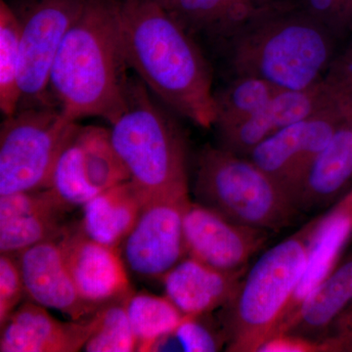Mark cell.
Returning <instances> with one entry per match:
<instances>
[{
  "instance_id": "obj_11",
  "label": "cell",
  "mask_w": 352,
  "mask_h": 352,
  "mask_svg": "<svg viewBox=\"0 0 352 352\" xmlns=\"http://www.w3.org/2000/svg\"><path fill=\"white\" fill-rule=\"evenodd\" d=\"M85 0H32L21 19V102H43L60 45Z\"/></svg>"
},
{
  "instance_id": "obj_32",
  "label": "cell",
  "mask_w": 352,
  "mask_h": 352,
  "mask_svg": "<svg viewBox=\"0 0 352 352\" xmlns=\"http://www.w3.org/2000/svg\"><path fill=\"white\" fill-rule=\"evenodd\" d=\"M320 344L322 352H352V305L333 321Z\"/></svg>"
},
{
  "instance_id": "obj_34",
  "label": "cell",
  "mask_w": 352,
  "mask_h": 352,
  "mask_svg": "<svg viewBox=\"0 0 352 352\" xmlns=\"http://www.w3.org/2000/svg\"><path fill=\"white\" fill-rule=\"evenodd\" d=\"M351 241H352V239H351Z\"/></svg>"
},
{
  "instance_id": "obj_3",
  "label": "cell",
  "mask_w": 352,
  "mask_h": 352,
  "mask_svg": "<svg viewBox=\"0 0 352 352\" xmlns=\"http://www.w3.org/2000/svg\"><path fill=\"white\" fill-rule=\"evenodd\" d=\"M340 41L298 2L282 0L226 45L235 76H256L279 89L302 90L323 82Z\"/></svg>"
},
{
  "instance_id": "obj_20",
  "label": "cell",
  "mask_w": 352,
  "mask_h": 352,
  "mask_svg": "<svg viewBox=\"0 0 352 352\" xmlns=\"http://www.w3.org/2000/svg\"><path fill=\"white\" fill-rule=\"evenodd\" d=\"M352 190V117L347 118L319 155L298 201L300 212L332 208Z\"/></svg>"
},
{
  "instance_id": "obj_5",
  "label": "cell",
  "mask_w": 352,
  "mask_h": 352,
  "mask_svg": "<svg viewBox=\"0 0 352 352\" xmlns=\"http://www.w3.org/2000/svg\"><path fill=\"white\" fill-rule=\"evenodd\" d=\"M110 124L113 148L145 203L188 197L184 138L144 83L129 78L124 105Z\"/></svg>"
},
{
  "instance_id": "obj_8",
  "label": "cell",
  "mask_w": 352,
  "mask_h": 352,
  "mask_svg": "<svg viewBox=\"0 0 352 352\" xmlns=\"http://www.w3.org/2000/svg\"><path fill=\"white\" fill-rule=\"evenodd\" d=\"M347 118L338 104H333L263 141L248 157L265 171L298 208L312 166Z\"/></svg>"
},
{
  "instance_id": "obj_26",
  "label": "cell",
  "mask_w": 352,
  "mask_h": 352,
  "mask_svg": "<svg viewBox=\"0 0 352 352\" xmlns=\"http://www.w3.org/2000/svg\"><path fill=\"white\" fill-rule=\"evenodd\" d=\"M21 19L6 1H0V109L6 117L21 104Z\"/></svg>"
},
{
  "instance_id": "obj_4",
  "label": "cell",
  "mask_w": 352,
  "mask_h": 352,
  "mask_svg": "<svg viewBox=\"0 0 352 352\" xmlns=\"http://www.w3.org/2000/svg\"><path fill=\"white\" fill-rule=\"evenodd\" d=\"M324 214L259 256L245 274L237 293L223 307L226 351L258 352L276 335L307 264Z\"/></svg>"
},
{
  "instance_id": "obj_22",
  "label": "cell",
  "mask_w": 352,
  "mask_h": 352,
  "mask_svg": "<svg viewBox=\"0 0 352 352\" xmlns=\"http://www.w3.org/2000/svg\"><path fill=\"white\" fill-rule=\"evenodd\" d=\"M351 305L352 252L340 258L281 333H292L320 342L333 321Z\"/></svg>"
},
{
  "instance_id": "obj_15",
  "label": "cell",
  "mask_w": 352,
  "mask_h": 352,
  "mask_svg": "<svg viewBox=\"0 0 352 352\" xmlns=\"http://www.w3.org/2000/svg\"><path fill=\"white\" fill-rule=\"evenodd\" d=\"M336 103L325 83L307 89L280 90L251 118L219 132V147L249 157L263 141Z\"/></svg>"
},
{
  "instance_id": "obj_16",
  "label": "cell",
  "mask_w": 352,
  "mask_h": 352,
  "mask_svg": "<svg viewBox=\"0 0 352 352\" xmlns=\"http://www.w3.org/2000/svg\"><path fill=\"white\" fill-rule=\"evenodd\" d=\"M69 210L48 188L0 196V252L15 256L32 245L59 239Z\"/></svg>"
},
{
  "instance_id": "obj_14",
  "label": "cell",
  "mask_w": 352,
  "mask_h": 352,
  "mask_svg": "<svg viewBox=\"0 0 352 352\" xmlns=\"http://www.w3.org/2000/svg\"><path fill=\"white\" fill-rule=\"evenodd\" d=\"M16 258L31 302L56 309L75 321L88 318L99 309L78 293L58 240L32 245L16 254Z\"/></svg>"
},
{
  "instance_id": "obj_1",
  "label": "cell",
  "mask_w": 352,
  "mask_h": 352,
  "mask_svg": "<svg viewBox=\"0 0 352 352\" xmlns=\"http://www.w3.org/2000/svg\"><path fill=\"white\" fill-rule=\"evenodd\" d=\"M120 12L129 68L175 112L214 126L212 73L191 34L154 0H124Z\"/></svg>"
},
{
  "instance_id": "obj_17",
  "label": "cell",
  "mask_w": 352,
  "mask_h": 352,
  "mask_svg": "<svg viewBox=\"0 0 352 352\" xmlns=\"http://www.w3.org/2000/svg\"><path fill=\"white\" fill-rule=\"evenodd\" d=\"M1 327V352H76L83 349L95 327V314L63 322L38 303H21Z\"/></svg>"
},
{
  "instance_id": "obj_28",
  "label": "cell",
  "mask_w": 352,
  "mask_h": 352,
  "mask_svg": "<svg viewBox=\"0 0 352 352\" xmlns=\"http://www.w3.org/2000/svg\"><path fill=\"white\" fill-rule=\"evenodd\" d=\"M206 314L184 315L173 332L161 338L151 351H177L185 352L219 351L226 344L222 331L217 332L205 320Z\"/></svg>"
},
{
  "instance_id": "obj_25",
  "label": "cell",
  "mask_w": 352,
  "mask_h": 352,
  "mask_svg": "<svg viewBox=\"0 0 352 352\" xmlns=\"http://www.w3.org/2000/svg\"><path fill=\"white\" fill-rule=\"evenodd\" d=\"M126 307L138 351H151L157 340L173 332L184 317L166 296L132 292L126 298Z\"/></svg>"
},
{
  "instance_id": "obj_13",
  "label": "cell",
  "mask_w": 352,
  "mask_h": 352,
  "mask_svg": "<svg viewBox=\"0 0 352 352\" xmlns=\"http://www.w3.org/2000/svg\"><path fill=\"white\" fill-rule=\"evenodd\" d=\"M76 289L85 302L100 307L132 293L120 250L88 237L80 227L65 228L58 239Z\"/></svg>"
},
{
  "instance_id": "obj_7",
  "label": "cell",
  "mask_w": 352,
  "mask_h": 352,
  "mask_svg": "<svg viewBox=\"0 0 352 352\" xmlns=\"http://www.w3.org/2000/svg\"><path fill=\"white\" fill-rule=\"evenodd\" d=\"M78 126L60 107L32 106L6 117L0 131V196L47 188Z\"/></svg>"
},
{
  "instance_id": "obj_2",
  "label": "cell",
  "mask_w": 352,
  "mask_h": 352,
  "mask_svg": "<svg viewBox=\"0 0 352 352\" xmlns=\"http://www.w3.org/2000/svg\"><path fill=\"white\" fill-rule=\"evenodd\" d=\"M127 69L120 2L85 0L51 69L59 107L75 120L96 116L112 122L126 99Z\"/></svg>"
},
{
  "instance_id": "obj_9",
  "label": "cell",
  "mask_w": 352,
  "mask_h": 352,
  "mask_svg": "<svg viewBox=\"0 0 352 352\" xmlns=\"http://www.w3.org/2000/svg\"><path fill=\"white\" fill-rule=\"evenodd\" d=\"M129 180L110 129L78 126L58 157L47 188L71 210Z\"/></svg>"
},
{
  "instance_id": "obj_18",
  "label": "cell",
  "mask_w": 352,
  "mask_h": 352,
  "mask_svg": "<svg viewBox=\"0 0 352 352\" xmlns=\"http://www.w3.org/2000/svg\"><path fill=\"white\" fill-rule=\"evenodd\" d=\"M245 270L223 271L187 256L164 277L166 296L183 315L197 316L232 300Z\"/></svg>"
},
{
  "instance_id": "obj_31",
  "label": "cell",
  "mask_w": 352,
  "mask_h": 352,
  "mask_svg": "<svg viewBox=\"0 0 352 352\" xmlns=\"http://www.w3.org/2000/svg\"><path fill=\"white\" fill-rule=\"evenodd\" d=\"M25 296L24 282L17 258L12 254L0 256V326L21 305Z\"/></svg>"
},
{
  "instance_id": "obj_27",
  "label": "cell",
  "mask_w": 352,
  "mask_h": 352,
  "mask_svg": "<svg viewBox=\"0 0 352 352\" xmlns=\"http://www.w3.org/2000/svg\"><path fill=\"white\" fill-rule=\"evenodd\" d=\"M126 298L106 303L95 312L94 330L83 347V351H138V340L126 312Z\"/></svg>"
},
{
  "instance_id": "obj_12",
  "label": "cell",
  "mask_w": 352,
  "mask_h": 352,
  "mask_svg": "<svg viewBox=\"0 0 352 352\" xmlns=\"http://www.w3.org/2000/svg\"><path fill=\"white\" fill-rule=\"evenodd\" d=\"M183 227L187 256L223 271L247 270L270 235L192 201L185 210Z\"/></svg>"
},
{
  "instance_id": "obj_33",
  "label": "cell",
  "mask_w": 352,
  "mask_h": 352,
  "mask_svg": "<svg viewBox=\"0 0 352 352\" xmlns=\"http://www.w3.org/2000/svg\"><path fill=\"white\" fill-rule=\"evenodd\" d=\"M258 352H322L318 340H308L292 333L273 336L259 349Z\"/></svg>"
},
{
  "instance_id": "obj_19",
  "label": "cell",
  "mask_w": 352,
  "mask_h": 352,
  "mask_svg": "<svg viewBox=\"0 0 352 352\" xmlns=\"http://www.w3.org/2000/svg\"><path fill=\"white\" fill-rule=\"evenodd\" d=\"M352 239V190L327 212L312 241L305 270L292 296L278 333L283 332L302 303L339 263Z\"/></svg>"
},
{
  "instance_id": "obj_29",
  "label": "cell",
  "mask_w": 352,
  "mask_h": 352,
  "mask_svg": "<svg viewBox=\"0 0 352 352\" xmlns=\"http://www.w3.org/2000/svg\"><path fill=\"white\" fill-rule=\"evenodd\" d=\"M323 80L338 106L352 117V36L346 47L338 52Z\"/></svg>"
},
{
  "instance_id": "obj_24",
  "label": "cell",
  "mask_w": 352,
  "mask_h": 352,
  "mask_svg": "<svg viewBox=\"0 0 352 352\" xmlns=\"http://www.w3.org/2000/svg\"><path fill=\"white\" fill-rule=\"evenodd\" d=\"M280 90L256 76H235L228 87L214 94V126L217 133L233 129L251 118Z\"/></svg>"
},
{
  "instance_id": "obj_21",
  "label": "cell",
  "mask_w": 352,
  "mask_h": 352,
  "mask_svg": "<svg viewBox=\"0 0 352 352\" xmlns=\"http://www.w3.org/2000/svg\"><path fill=\"white\" fill-rule=\"evenodd\" d=\"M282 0H176L168 13L190 34L227 41Z\"/></svg>"
},
{
  "instance_id": "obj_6",
  "label": "cell",
  "mask_w": 352,
  "mask_h": 352,
  "mask_svg": "<svg viewBox=\"0 0 352 352\" xmlns=\"http://www.w3.org/2000/svg\"><path fill=\"white\" fill-rule=\"evenodd\" d=\"M197 203L242 226L272 232L300 214L296 204L250 157L208 145L197 157Z\"/></svg>"
},
{
  "instance_id": "obj_30",
  "label": "cell",
  "mask_w": 352,
  "mask_h": 352,
  "mask_svg": "<svg viewBox=\"0 0 352 352\" xmlns=\"http://www.w3.org/2000/svg\"><path fill=\"white\" fill-rule=\"evenodd\" d=\"M298 3L340 41L352 36V0H300Z\"/></svg>"
},
{
  "instance_id": "obj_23",
  "label": "cell",
  "mask_w": 352,
  "mask_h": 352,
  "mask_svg": "<svg viewBox=\"0 0 352 352\" xmlns=\"http://www.w3.org/2000/svg\"><path fill=\"white\" fill-rule=\"evenodd\" d=\"M144 205V199L129 180L120 183L82 206L80 228L91 239L120 249Z\"/></svg>"
},
{
  "instance_id": "obj_10",
  "label": "cell",
  "mask_w": 352,
  "mask_h": 352,
  "mask_svg": "<svg viewBox=\"0 0 352 352\" xmlns=\"http://www.w3.org/2000/svg\"><path fill=\"white\" fill-rule=\"evenodd\" d=\"M189 203V197L146 201L120 251L132 273L146 279L163 280L185 258L183 220Z\"/></svg>"
}]
</instances>
